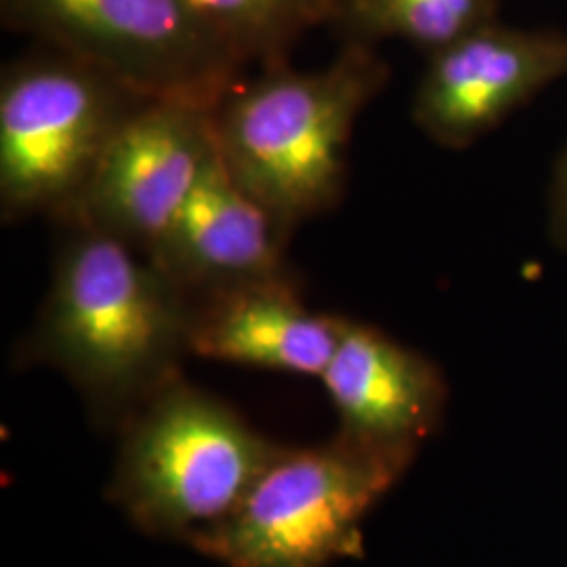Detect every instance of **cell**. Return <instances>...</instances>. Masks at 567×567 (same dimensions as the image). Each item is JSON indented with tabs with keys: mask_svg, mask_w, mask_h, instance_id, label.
<instances>
[{
	"mask_svg": "<svg viewBox=\"0 0 567 567\" xmlns=\"http://www.w3.org/2000/svg\"><path fill=\"white\" fill-rule=\"evenodd\" d=\"M547 231L553 246L567 255V145L550 173L547 196Z\"/></svg>",
	"mask_w": 567,
	"mask_h": 567,
	"instance_id": "obj_14",
	"label": "cell"
},
{
	"mask_svg": "<svg viewBox=\"0 0 567 567\" xmlns=\"http://www.w3.org/2000/svg\"><path fill=\"white\" fill-rule=\"evenodd\" d=\"M501 0H332L328 25L341 41H402L433 55L498 20Z\"/></svg>",
	"mask_w": 567,
	"mask_h": 567,
	"instance_id": "obj_12",
	"label": "cell"
},
{
	"mask_svg": "<svg viewBox=\"0 0 567 567\" xmlns=\"http://www.w3.org/2000/svg\"><path fill=\"white\" fill-rule=\"evenodd\" d=\"M244 68L288 63L292 47L328 25L332 0H187Z\"/></svg>",
	"mask_w": 567,
	"mask_h": 567,
	"instance_id": "obj_13",
	"label": "cell"
},
{
	"mask_svg": "<svg viewBox=\"0 0 567 567\" xmlns=\"http://www.w3.org/2000/svg\"><path fill=\"white\" fill-rule=\"evenodd\" d=\"M2 23L147 102L215 110L244 68L187 0H0Z\"/></svg>",
	"mask_w": 567,
	"mask_h": 567,
	"instance_id": "obj_6",
	"label": "cell"
},
{
	"mask_svg": "<svg viewBox=\"0 0 567 567\" xmlns=\"http://www.w3.org/2000/svg\"><path fill=\"white\" fill-rule=\"evenodd\" d=\"M118 429L112 501L145 534L187 545L227 519L282 450L182 374Z\"/></svg>",
	"mask_w": 567,
	"mask_h": 567,
	"instance_id": "obj_3",
	"label": "cell"
},
{
	"mask_svg": "<svg viewBox=\"0 0 567 567\" xmlns=\"http://www.w3.org/2000/svg\"><path fill=\"white\" fill-rule=\"evenodd\" d=\"M567 79V32L489 21L429 55L412 121L446 150H466Z\"/></svg>",
	"mask_w": 567,
	"mask_h": 567,
	"instance_id": "obj_8",
	"label": "cell"
},
{
	"mask_svg": "<svg viewBox=\"0 0 567 567\" xmlns=\"http://www.w3.org/2000/svg\"><path fill=\"white\" fill-rule=\"evenodd\" d=\"M189 353L225 364L322 377L347 318L311 311L295 274L189 299Z\"/></svg>",
	"mask_w": 567,
	"mask_h": 567,
	"instance_id": "obj_11",
	"label": "cell"
},
{
	"mask_svg": "<svg viewBox=\"0 0 567 567\" xmlns=\"http://www.w3.org/2000/svg\"><path fill=\"white\" fill-rule=\"evenodd\" d=\"M389 76L379 49L353 41L341 42L322 70L264 68L213 110L219 158L244 192L292 231L343 198L355 122Z\"/></svg>",
	"mask_w": 567,
	"mask_h": 567,
	"instance_id": "obj_2",
	"label": "cell"
},
{
	"mask_svg": "<svg viewBox=\"0 0 567 567\" xmlns=\"http://www.w3.org/2000/svg\"><path fill=\"white\" fill-rule=\"evenodd\" d=\"M217 152L213 110L145 102L122 122L58 224L147 252L187 203Z\"/></svg>",
	"mask_w": 567,
	"mask_h": 567,
	"instance_id": "obj_7",
	"label": "cell"
},
{
	"mask_svg": "<svg viewBox=\"0 0 567 567\" xmlns=\"http://www.w3.org/2000/svg\"><path fill=\"white\" fill-rule=\"evenodd\" d=\"M122 84L61 51L13 61L0 79V215L60 221L103 150L142 103Z\"/></svg>",
	"mask_w": 567,
	"mask_h": 567,
	"instance_id": "obj_5",
	"label": "cell"
},
{
	"mask_svg": "<svg viewBox=\"0 0 567 567\" xmlns=\"http://www.w3.org/2000/svg\"><path fill=\"white\" fill-rule=\"evenodd\" d=\"M410 456L341 435L282 447L243 503L192 547L227 567H326L362 553V522Z\"/></svg>",
	"mask_w": 567,
	"mask_h": 567,
	"instance_id": "obj_4",
	"label": "cell"
},
{
	"mask_svg": "<svg viewBox=\"0 0 567 567\" xmlns=\"http://www.w3.org/2000/svg\"><path fill=\"white\" fill-rule=\"evenodd\" d=\"M70 231L20 362L60 370L95 421L121 426L182 374L192 303L137 248Z\"/></svg>",
	"mask_w": 567,
	"mask_h": 567,
	"instance_id": "obj_1",
	"label": "cell"
},
{
	"mask_svg": "<svg viewBox=\"0 0 567 567\" xmlns=\"http://www.w3.org/2000/svg\"><path fill=\"white\" fill-rule=\"evenodd\" d=\"M286 229L231 177L219 152L145 257L192 299L238 284L295 274Z\"/></svg>",
	"mask_w": 567,
	"mask_h": 567,
	"instance_id": "obj_10",
	"label": "cell"
},
{
	"mask_svg": "<svg viewBox=\"0 0 567 567\" xmlns=\"http://www.w3.org/2000/svg\"><path fill=\"white\" fill-rule=\"evenodd\" d=\"M320 381L339 419L337 435L410 458L446 410V379L437 365L383 330L349 318Z\"/></svg>",
	"mask_w": 567,
	"mask_h": 567,
	"instance_id": "obj_9",
	"label": "cell"
}]
</instances>
